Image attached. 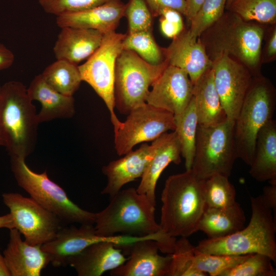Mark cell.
Wrapping results in <instances>:
<instances>
[{
  "instance_id": "484cf974",
  "label": "cell",
  "mask_w": 276,
  "mask_h": 276,
  "mask_svg": "<svg viewBox=\"0 0 276 276\" xmlns=\"http://www.w3.org/2000/svg\"><path fill=\"white\" fill-rule=\"evenodd\" d=\"M249 173L256 180L276 183V122L273 119L258 133Z\"/></svg>"
},
{
  "instance_id": "4dcf8cb0",
  "label": "cell",
  "mask_w": 276,
  "mask_h": 276,
  "mask_svg": "<svg viewBox=\"0 0 276 276\" xmlns=\"http://www.w3.org/2000/svg\"><path fill=\"white\" fill-rule=\"evenodd\" d=\"M122 45L123 49L135 52L151 64H159L165 60L162 48L156 42L152 31L126 34Z\"/></svg>"
},
{
  "instance_id": "4316f807",
  "label": "cell",
  "mask_w": 276,
  "mask_h": 276,
  "mask_svg": "<svg viewBox=\"0 0 276 276\" xmlns=\"http://www.w3.org/2000/svg\"><path fill=\"white\" fill-rule=\"evenodd\" d=\"M245 221L244 211L237 201L226 208L206 207L200 219L198 231L205 233L209 239L222 238L243 229Z\"/></svg>"
},
{
  "instance_id": "44dd1931",
  "label": "cell",
  "mask_w": 276,
  "mask_h": 276,
  "mask_svg": "<svg viewBox=\"0 0 276 276\" xmlns=\"http://www.w3.org/2000/svg\"><path fill=\"white\" fill-rule=\"evenodd\" d=\"M127 259L121 249L110 241H104L88 246L67 262L79 276H100L123 264Z\"/></svg>"
},
{
  "instance_id": "8992f818",
  "label": "cell",
  "mask_w": 276,
  "mask_h": 276,
  "mask_svg": "<svg viewBox=\"0 0 276 276\" xmlns=\"http://www.w3.org/2000/svg\"><path fill=\"white\" fill-rule=\"evenodd\" d=\"M276 106V90L262 75L253 77L251 85L234 121L237 157L250 166L255 155L258 132L272 119Z\"/></svg>"
},
{
  "instance_id": "9c48e42d",
  "label": "cell",
  "mask_w": 276,
  "mask_h": 276,
  "mask_svg": "<svg viewBox=\"0 0 276 276\" xmlns=\"http://www.w3.org/2000/svg\"><path fill=\"white\" fill-rule=\"evenodd\" d=\"M237 154L234 121L227 119L219 124L198 125L191 169L200 178L220 174L229 177Z\"/></svg>"
},
{
  "instance_id": "7bdbcfd3",
  "label": "cell",
  "mask_w": 276,
  "mask_h": 276,
  "mask_svg": "<svg viewBox=\"0 0 276 276\" xmlns=\"http://www.w3.org/2000/svg\"><path fill=\"white\" fill-rule=\"evenodd\" d=\"M14 61V55L11 50L0 43V71L10 67Z\"/></svg>"
},
{
  "instance_id": "277c9868",
  "label": "cell",
  "mask_w": 276,
  "mask_h": 276,
  "mask_svg": "<svg viewBox=\"0 0 276 276\" xmlns=\"http://www.w3.org/2000/svg\"><path fill=\"white\" fill-rule=\"evenodd\" d=\"M251 216L248 225L231 235L202 240L195 248L214 254L243 255L261 254L276 263V219L261 196L250 197Z\"/></svg>"
},
{
  "instance_id": "ac0fdd59",
  "label": "cell",
  "mask_w": 276,
  "mask_h": 276,
  "mask_svg": "<svg viewBox=\"0 0 276 276\" xmlns=\"http://www.w3.org/2000/svg\"><path fill=\"white\" fill-rule=\"evenodd\" d=\"M154 152L152 143L150 145L143 143L135 150H132L122 158L103 166L102 171L107 177V183L101 193L108 195L111 198L125 184L141 177Z\"/></svg>"
},
{
  "instance_id": "d6986e66",
  "label": "cell",
  "mask_w": 276,
  "mask_h": 276,
  "mask_svg": "<svg viewBox=\"0 0 276 276\" xmlns=\"http://www.w3.org/2000/svg\"><path fill=\"white\" fill-rule=\"evenodd\" d=\"M154 154L141 177L136 189L139 193L147 196L156 205L155 188L164 170L171 163L178 165L181 162V147L176 133L166 132L153 141Z\"/></svg>"
},
{
  "instance_id": "7c38bea8",
  "label": "cell",
  "mask_w": 276,
  "mask_h": 276,
  "mask_svg": "<svg viewBox=\"0 0 276 276\" xmlns=\"http://www.w3.org/2000/svg\"><path fill=\"white\" fill-rule=\"evenodd\" d=\"M2 198L10 211L14 228L31 245H41L50 241L62 226L55 215L31 197L8 192L3 193Z\"/></svg>"
},
{
  "instance_id": "d590c367",
  "label": "cell",
  "mask_w": 276,
  "mask_h": 276,
  "mask_svg": "<svg viewBox=\"0 0 276 276\" xmlns=\"http://www.w3.org/2000/svg\"><path fill=\"white\" fill-rule=\"evenodd\" d=\"M272 262L265 255L249 254L243 261L226 271L222 276H275Z\"/></svg>"
},
{
  "instance_id": "7dc6e473",
  "label": "cell",
  "mask_w": 276,
  "mask_h": 276,
  "mask_svg": "<svg viewBox=\"0 0 276 276\" xmlns=\"http://www.w3.org/2000/svg\"><path fill=\"white\" fill-rule=\"evenodd\" d=\"M1 85H0V98H1ZM0 146H4V141L1 133V128H0Z\"/></svg>"
},
{
  "instance_id": "e575fe53",
  "label": "cell",
  "mask_w": 276,
  "mask_h": 276,
  "mask_svg": "<svg viewBox=\"0 0 276 276\" xmlns=\"http://www.w3.org/2000/svg\"><path fill=\"white\" fill-rule=\"evenodd\" d=\"M227 0H205L192 19L189 29L194 36L198 37L217 21L225 11Z\"/></svg>"
},
{
  "instance_id": "4fadbf2b",
  "label": "cell",
  "mask_w": 276,
  "mask_h": 276,
  "mask_svg": "<svg viewBox=\"0 0 276 276\" xmlns=\"http://www.w3.org/2000/svg\"><path fill=\"white\" fill-rule=\"evenodd\" d=\"M170 130H175L173 114L146 103L132 110L114 133L115 150L124 155L137 144L153 141Z\"/></svg>"
},
{
  "instance_id": "8d00e7d4",
  "label": "cell",
  "mask_w": 276,
  "mask_h": 276,
  "mask_svg": "<svg viewBox=\"0 0 276 276\" xmlns=\"http://www.w3.org/2000/svg\"><path fill=\"white\" fill-rule=\"evenodd\" d=\"M125 5L128 33L152 31L153 16L144 0H129Z\"/></svg>"
},
{
  "instance_id": "6da1fadb",
  "label": "cell",
  "mask_w": 276,
  "mask_h": 276,
  "mask_svg": "<svg viewBox=\"0 0 276 276\" xmlns=\"http://www.w3.org/2000/svg\"><path fill=\"white\" fill-rule=\"evenodd\" d=\"M267 26L245 21L226 10L198 37L212 62L225 54L244 64L256 77L262 75L261 53Z\"/></svg>"
},
{
  "instance_id": "52a82bcc",
  "label": "cell",
  "mask_w": 276,
  "mask_h": 276,
  "mask_svg": "<svg viewBox=\"0 0 276 276\" xmlns=\"http://www.w3.org/2000/svg\"><path fill=\"white\" fill-rule=\"evenodd\" d=\"M26 158L10 156L11 171L18 185L31 198L65 223L94 224L96 213L84 210L73 202L65 191L48 176L47 171L34 172Z\"/></svg>"
},
{
  "instance_id": "ab89813d",
  "label": "cell",
  "mask_w": 276,
  "mask_h": 276,
  "mask_svg": "<svg viewBox=\"0 0 276 276\" xmlns=\"http://www.w3.org/2000/svg\"><path fill=\"white\" fill-rule=\"evenodd\" d=\"M153 17L158 16L159 11L165 8L175 9L182 15L186 14V0H144Z\"/></svg>"
},
{
  "instance_id": "d6a6232c",
  "label": "cell",
  "mask_w": 276,
  "mask_h": 276,
  "mask_svg": "<svg viewBox=\"0 0 276 276\" xmlns=\"http://www.w3.org/2000/svg\"><path fill=\"white\" fill-rule=\"evenodd\" d=\"M229 177L220 174L205 179L204 197L206 207L223 208L236 202V190Z\"/></svg>"
},
{
  "instance_id": "f546056e",
  "label": "cell",
  "mask_w": 276,
  "mask_h": 276,
  "mask_svg": "<svg viewBox=\"0 0 276 276\" xmlns=\"http://www.w3.org/2000/svg\"><path fill=\"white\" fill-rule=\"evenodd\" d=\"M226 10L246 21L276 24V0H233Z\"/></svg>"
},
{
  "instance_id": "8fae6325",
  "label": "cell",
  "mask_w": 276,
  "mask_h": 276,
  "mask_svg": "<svg viewBox=\"0 0 276 276\" xmlns=\"http://www.w3.org/2000/svg\"><path fill=\"white\" fill-rule=\"evenodd\" d=\"M176 238L163 231L127 245L117 247L127 250L129 257L110 271L112 276H167Z\"/></svg>"
},
{
  "instance_id": "60d3db41",
  "label": "cell",
  "mask_w": 276,
  "mask_h": 276,
  "mask_svg": "<svg viewBox=\"0 0 276 276\" xmlns=\"http://www.w3.org/2000/svg\"><path fill=\"white\" fill-rule=\"evenodd\" d=\"M159 22L160 28L163 35L172 39L180 34L185 29L184 23H178L167 20L161 16Z\"/></svg>"
},
{
  "instance_id": "2e32d148",
  "label": "cell",
  "mask_w": 276,
  "mask_h": 276,
  "mask_svg": "<svg viewBox=\"0 0 276 276\" xmlns=\"http://www.w3.org/2000/svg\"><path fill=\"white\" fill-rule=\"evenodd\" d=\"M146 102L177 116L193 97V84L183 70L168 64L151 85Z\"/></svg>"
},
{
  "instance_id": "f1b7e54d",
  "label": "cell",
  "mask_w": 276,
  "mask_h": 276,
  "mask_svg": "<svg viewBox=\"0 0 276 276\" xmlns=\"http://www.w3.org/2000/svg\"><path fill=\"white\" fill-rule=\"evenodd\" d=\"M175 130L180 144L181 154L186 170L191 168L194 157L198 121L195 102L192 97L185 110L174 116Z\"/></svg>"
},
{
  "instance_id": "f35d334b",
  "label": "cell",
  "mask_w": 276,
  "mask_h": 276,
  "mask_svg": "<svg viewBox=\"0 0 276 276\" xmlns=\"http://www.w3.org/2000/svg\"><path fill=\"white\" fill-rule=\"evenodd\" d=\"M263 40L265 42L262 46L261 53L262 64L268 63L276 59V24L267 26Z\"/></svg>"
},
{
  "instance_id": "7402d4cb",
  "label": "cell",
  "mask_w": 276,
  "mask_h": 276,
  "mask_svg": "<svg viewBox=\"0 0 276 276\" xmlns=\"http://www.w3.org/2000/svg\"><path fill=\"white\" fill-rule=\"evenodd\" d=\"M126 5L121 0H109L90 9L56 17L60 28L71 27L94 29L103 34L115 31L124 16Z\"/></svg>"
},
{
  "instance_id": "3957f363",
  "label": "cell",
  "mask_w": 276,
  "mask_h": 276,
  "mask_svg": "<svg viewBox=\"0 0 276 276\" xmlns=\"http://www.w3.org/2000/svg\"><path fill=\"white\" fill-rule=\"evenodd\" d=\"M27 88L17 81L1 85L0 128L10 156L26 158L34 150L40 124Z\"/></svg>"
},
{
  "instance_id": "bcb514c9",
  "label": "cell",
  "mask_w": 276,
  "mask_h": 276,
  "mask_svg": "<svg viewBox=\"0 0 276 276\" xmlns=\"http://www.w3.org/2000/svg\"><path fill=\"white\" fill-rule=\"evenodd\" d=\"M0 276H11L10 271L6 265L3 255L0 249Z\"/></svg>"
},
{
  "instance_id": "e0dca14e",
  "label": "cell",
  "mask_w": 276,
  "mask_h": 276,
  "mask_svg": "<svg viewBox=\"0 0 276 276\" xmlns=\"http://www.w3.org/2000/svg\"><path fill=\"white\" fill-rule=\"evenodd\" d=\"M162 50L168 64L185 71L193 85L212 67L213 62L199 38L192 35L189 29H184L173 38L168 47Z\"/></svg>"
},
{
  "instance_id": "30bf717a",
  "label": "cell",
  "mask_w": 276,
  "mask_h": 276,
  "mask_svg": "<svg viewBox=\"0 0 276 276\" xmlns=\"http://www.w3.org/2000/svg\"><path fill=\"white\" fill-rule=\"evenodd\" d=\"M126 35L115 31L105 34L98 49L79 65L82 81L93 88L107 106L114 133L122 123L114 112V83L116 60L123 50L122 42Z\"/></svg>"
},
{
  "instance_id": "f6af8a7d",
  "label": "cell",
  "mask_w": 276,
  "mask_h": 276,
  "mask_svg": "<svg viewBox=\"0 0 276 276\" xmlns=\"http://www.w3.org/2000/svg\"><path fill=\"white\" fill-rule=\"evenodd\" d=\"M2 228L9 229L14 228L13 219L10 213L0 216V228Z\"/></svg>"
},
{
  "instance_id": "836d02e7",
  "label": "cell",
  "mask_w": 276,
  "mask_h": 276,
  "mask_svg": "<svg viewBox=\"0 0 276 276\" xmlns=\"http://www.w3.org/2000/svg\"><path fill=\"white\" fill-rule=\"evenodd\" d=\"M248 255H214L201 252L195 248V263L197 268L207 275L222 276L226 271L243 261Z\"/></svg>"
},
{
  "instance_id": "c3c4849f",
  "label": "cell",
  "mask_w": 276,
  "mask_h": 276,
  "mask_svg": "<svg viewBox=\"0 0 276 276\" xmlns=\"http://www.w3.org/2000/svg\"><path fill=\"white\" fill-rule=\"evenodd\" d=\"M233 0H227L226 4V7H225V10L227 8V7L229 6V5L231 4Z\"/></svg>"
},
{
  "instance_id": "ffe728a7",
  "label": "cell",
  "mask_w": 276,
  "mask_h": 276,
  "mask_svg": "<svg viewBox=\"0 0 276 276\" xmlns=\"http://www.w3.org/2000/svg\"><path fill=\"white\" fill-rule=\"evenodd\" d=\"M9 232V242L3 256L11 276H40L50 263L41 245H33L22 240L15 228Z\"/></svg>"
},
{
  "instance_id": "ba28073f",
  "label": "cell",
  "mask_w": 276,
  "mask_h": 276,
  "mask_svg": "<svg viewBox=\"0 0 276 276\" xmlns=\"http://www.w3.org/2000/svg\"><path fill=\"white\" fill-rule=\"evenodd\" d=\"M165 61L151 64L135 52L123 49L116 63L114 83L115 107L122 114L146 103L149 87L168 65Z\"/></svg>"
},
{
  "instance_id": "ee69618b",
  "label": "cell",
  "mask_w": 276,
  "mask_h": 276,
  "mask_svg": "<svg viewBox=\"0 0 276 276\" xmlns=\"http://www.w3.org/2000/svg\"><path fill=\"white\" fill-rule=\"evenodd\" d=\"M205 0H186V17L190 22Z\"/></svg>"
},
{
  "instance_id": "d4e9b609",
  "label": "cell",
  "mask_w": 276,
  "mask_h": 276,
  "mask_svg": "<svg viewBox=\"0 0 276 276\" xmlns=\"http://www.w3.org/2000/svg\"><path fill=\"white\" fill-rule=\"evenodd\" d=\"M193 97L198 125L214 126L227 119L215 86L212 67L193 85Z\"/></svg>"
},
{
  "instance_id": "5b68a950",
  "label": "cell",
  "mask_w": 276,
  "mask_h": 276,
  "mask_svg": "<svg viewBox=\"0 0 276 276\" xmlns=\"http://www.w3.org/2000/svg\"><path fill=\"white\" fill-rule=\"evenodd\" d=\"M155 211V206L147 196L136 189L121 190L104 210L96 213L94 227L97 234L102 237L153 234L161 231Z\"/></svg>"
},
{
  "instance_id": "cb8c5ba5",
  "label": "cell",
  "mask_w": 276,
  "mask_h": 276,
  "mask_svg": "<svg viewBox=\"0 0 276 276\" xmlns=\"http://www.w3.org/2000/svg\"><path fill=\"white\" fill-rule=\"evenodd\" d=\"M27 91L32 101H37L41 104V108L37 113L39 123L55 119L71 118L75 113L73 97L56 91L44 80L40 74L32 79Z\"/></svg>"
},
{
  "instance_id": "83f0119b",
  "label": "cell",
  "mask_w": 276,
  "mask_h": 276,
  "mask_svg": "<svg viewBox=\"0 0 276 276\" xmlns=\"http://www.w3.org/2000/svg\"><path fill=\"white\" fill-rule=\"evenodd\" d=\"M40 74L50 86L67 96H73L82 81L79 65L65 60L56 59Z\"/></svg>"
},
{
  "instance_id": "603a6c76",
  "label": "cell",
  "mask_w": 276,
  "mask_h": 276,
  "mask_svg": "<svg viewBox=\"0 0 276 276\" xmlns=\"http://www.w3.org/2000/svg\"><path fill=\"white\" fill-rule=\"evenodd\" d=\"M61 29L53 47L55 57L77 65L98 49L104 35L94 29L71 27Z\"/></svg>"
},
{
  "instance_id": "74e56055",
  "label": "cell",
  "mask_w": 276,
  "mask_h": 276,
  "mask_svg": "<svg viewBox=\"0 0 276 276\" xmlns=\"http://www.w3.org/2000/svg\"><path fill=\"white\" fill-rule=\"evenodd\" d=\"M109 0H38L43 10L57 16L84 11Z\"/></svg>"
},
{
  "instance_id": "5bb4252c",
  "label": "cell",
  "mask_w": 276,
  "mask_h": 276,
  "mask_svg": "<svg viewBox=\"0 0 276 276\" xmlns=\"http://www.w3.org/2000/svg\"><path fill=\"white\" fill-rule=\"evenodd\" d=\"M142 239V236L125 235L100 236L96 232L94 224H82L79 227L62 226L52 240L41 245V248L48 255L50 263L54 267H60L66 266L70 257L94 243L107 241L120 246Z\"/></svg>"
},
{
  "instance_id": "b9f144b4",
  "label": "cell",
  "mask_w": 276,
  "mask_h": 276,
  "mask_svg": "<svg viewBox=\"0 0 276 276\" xmlns=\"http://www.w3.org/2000/svg\"><path fill=\"white\" fill-rule=\"evenodd\" d=\"M264 204L274 212L276 218V183H270L263 189V194L260 195Z\"/></svg>"
},
{
  "instance_id": "1f68e13d",
  "label": "cell",
  "mask_w": 276,
  "mask_h": 276,
  "mask_svg": "<svg viewBox=\"0 0 276 276\" xmlns=\"http://www.w3.org/2000/svg\"><path fill=\"white\" fill-rule=\"evenodd\" d=\"M199 270L195 263V246L188 238L176 240L167 276H206Z\"/></svg>"
},
{
  "instance_id": "7a4b0ae2",
  "label": "cell",
  "mask_w": 276,
  "mask_h": 276,
  "mask_svg": "<svg viewBox=\"0 0 276 276\" xmlns=\"http://www.w3.org/2000/svg\"><path fill=\"white\" fill-rule=\"evenodd\" d=\"M204 183L191 169L167 178L161 195L162 231L174 238H188L198 231L206 208Z\"/></svg>"
},
{
  "instance_id": "9a60e30c",
  "label": "cell",
  "mask_w": 276,
  "mask_h": 276,
  "mask_svg": "<svg viewBox=\"0 0 276 276\" xmlns=\"http://www.w3.org/2000/svg\"><path fill=\"white\" fill-rule=\"evenodd\" d=\"M212 68L215 86L227 118L234 121L254 77L244 64L225 54L213 61Z\"/></svg>"
}]
</instances>
